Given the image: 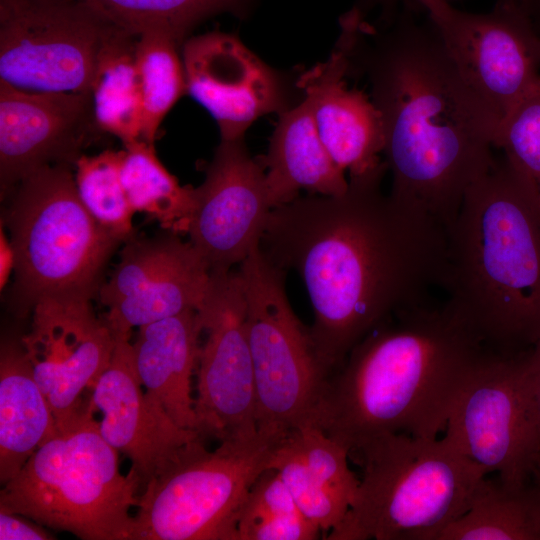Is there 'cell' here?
<instances>
[{
  "label": "cell",
  "mask_w": 540,
  "mask_h": 540,
  "mask_svg": "<svg viewBox=\"0 0 540 540\" xmlns=\"http://www.w3.org/2000/svg\"><path fill=\"white\" fill-rule=\"evenodd\" d=\"M386 171L350 177L341 195L299 196L273 208L260 241L272 264L303 280L311 336L330 375L373 329L443 284L447 230L383 194Z\"/></svg>",
  "instance_id": "6da1fadb"
},
{
  "label": "cell",
  "mask_w": 540,
  "mask_h": 540,
  "mask_svg": "<svg viewBox=\"0 0 540 540\" xmlns=\"http://www.w3.org/2000/svg\"><path fill=\"white\" fill-rule=\"evenodd\" d=\"M340 24L335 48L346 59L347 77L366 79L380 114L389 197L450 229L469 188L495 164L497 117L430 22L405 15L376 30L349 11Z\"/></svg>",
  "instance_id": "7a4b0ae2"
},
{
  "label": "cell",
  "mask_w": 540,
  "mask_h": 540,
  "mask_svg": "<svg viewBox=\"0 0 540 540\" xmlns=\"http://www.w3.org/2000/svg\"><path fill=\"white\" fill-rule=\"evenodd\" d=\"M392 318L329 377L312 421L349 452L386 433L436 438L489 352L444 305L426 302Z\"/></svg>",
  "instance_id": "3957f363"
},
{
  "label": "cell",
  "mask_w": 540,
  "mask_h": 540,
  "mask_svg": "<svg viewBox=\"0 0 540 540\" xmlns=\"http://www.w3.org/2000/svg\"><path fill=\"white\" fill-rule=\"evenodd\" d=\"M447 311L482 346L516 355L540 338V203L505 156L467 191L447 232Z\"/></svg>",
  "instance_id": "277c9868"
},
{
  "label": "cell",
  "mask_w": 540,
  "mask_h": 540,
  "mask_svg": "<svg viewBox=\"0 0 540 540\" xmlns=\"http://www.w3.org/2000/svg\"><path fill=\"white\" fill-rule=\"evenodd\" d=\"M350 454L362 478L327 540H435L470 508L487 475L445 436L386 433Z\"/></svg>",
  "instance_id": "5b68a950"
},
{
  "label": "cell",
  "mask_w": 540,
  "mask_h": 540,
  "mask_svg": "<svg viewBox=\"0 0 540 540\" xmlns=\"http://www.w3.org/2000/svg\"><path fill=\"white\" fill-rule=\"evenodd\" d=\"M7 197L1 222L14 255L12 312L25 318L45 297L98 295L106 265L125 240L83 205L71 166L41 167Z\"/></svg>",
  "instance_id": "8992f818"
},
{
  "label": "cell",
  "mask_w": 540,
  "mask_h": 540,
  "mask_svg": "<svg viewBox=\"0 0 540 540\" xmlns=\"http://www.w3.org/2000/svg\"><path fill=\"white\" fill-rule=\"evenodd\" d=\"M90 401L40 445L0 491V510L83 540H130L141 483L122 474L118 451L101 435Z\"/></svg>",
  "instance_id": "52a82bcc"
},
{
  "label": "cell",
  "mask_w": 540,
  "mask_h": 540,
  "mask_svg": "<svg viewBox=\"0 0 540 540\" xmlns=\"http://www.w3.org/2000/svg\"><path fill=\"white\" fill-rule=\"evenodd\" d=\"M286 433L258 428L213 451L195 442L142 490L130 540H237L242 503Z\"/></svg>",
  "instance_id": "ba28073f"
},
{
  "label": "cell",
  "mask_w": 540,
  "mask_h": 540,
  "mask_svg": "<svg viewBox=\"0 0 540 540\" xmlns=\"http://www.w3.org/2000/svg\"><path fill=\"white\" fill-rule=\"evenodd\" d=\"M246 298L259 429L285 433L311 423L330 374L320 362L310 328L294 313L285 272L260 245L240 264Z\"/></svg>",
  "instance_id": "9c48e42d"
},
{
  "label": "cell",
  "mask_w": 540,
  "mask_h": 540,
  "mask_svg": "<svg viewBox=\"0 0 540 540\" xmlns=\"http://www.w3.org/2000/svg\"><path fill=\"white\" fill-rule=\"evenodd\" d=\"M117 27L84 0H0V80L36 93H91Z\"/></svg>",
  "instance_id": "30bf717a"
},
{
  "label": "cell",
  "mask_w": 540,
  "mask_h": 540,
  "mask_svg": "<svg viewBox=\"0 0 540 540\" xmlns=\"http://www.w3.org/2000/svg\"><path fill=\"white\" fill-rule=\"evenodd\" d=\"M417 1L464 79L501 126L540 83V33L523 1L497 0L487 13L462 11L446 0Z\"/></svg>",
  "instance_id": "8fae6325"
},
{
  "label": "cell",
  "mask_w": 540,
  "mask_h": 540,
  "mask_svg": "<svg viewBox=\"0 0 540 540\" xmlns=\"http://www.w3.org/2000/svg\"><path fill=\"white\" fill-rule=\"evenodd\" d=\"M209 298L198 311L206 340L197 364V432L224 441L258 430L255 376L246 298L239 271L213 273Z\"/></svg>",
  "instance_id": "7c38bea8"
},
{
  "label": "cell",
  "mask_w": 540,
  "mask_h": 540,
  "mask_svg": "<svg viewBox=\"0 0 540 540\" xmlns=\"http://www.w3.org/2000/svg\"><path fill=\"white\" fill-rule=\"evenodd\" d=\"M523 354H487L471 373L449 415L445 437L487 474L511 486L528 484L538 453L522 389Z\"/></svg>",
  "instance_id": "4fadbf2b"
},
{
  "label": "cell",
  "mask_w": 540,
  "mask_h": 540,
  "mask_svg": "<svg viewBox=\"0 0 540 540\" xmlns=\"http://www.w3.org/2000/svg\"><path fill=\"white\" fill-rule=\"evenodd\" d=\"M119 261L98 292L106 307L104 319L115 336H131L133 328L200 311L214 277L195 247L164 230L152 237L127 239Z\"/></svg>",
  "instance_id": "5bb4252c"
},
{
  "label": "cell",
  "mask_w": 540,
  "mask_h": 540,
  "mask_svg": "<svg viewBox=\"0 0 540 540\" xmlns=\"http://www.w3.org/2000/svg\"><path fill=\"white\" fill-rule=\"evenodd\" d=\"M181 47L186 92L215 119L221 140L243 138L258 118L304 99L299 73L271 67L236 36L209 32Z\"/></svg>",
  "instance_id": "9a60e30c"
},
{
  "label": "cell",
  "mask_w": 540,
  "mask_h": 540,
  "mask_svg": "<svg viewBox=\"0 0 540 540\" xmlns=\"http://www.w3.org/2000/svg\"><path fill=\"white\" fill-rule=\"evenodd\" d=\"M31 314L21 343L61 430L87 407L83 394L108 366L116 336L90 299L45 297Z\"/></svg>",
  "instance_id": "2e32d148"
},
{
  "label": "cell",
  "mask_w": 540,
  "mask_h": 540,
  "mask_svg": "<svg viewBox=\"0 0 540 540\" xmlns=\"http://www.w3.org/2000/svg\"><path fill=\"white\" fill-rule=\"evenodd\" d=\"M272 209L265 169L244 137L221 140L196 188L189 241L212 273L230 271L260 245Z\"/></svg>",
  "instance_id": "e0dca14e"
},
{
  "label": "cell",
  "mask_w": 540,
  "mask_h": 540,
  "mask_svg": "<svg viewBox=\"0 0 540 540\" xmlns=\"http://www.w3.org/2000/svg\"><path fill=\"white\" fill-rule=\"evenodd\" d=\"M99 129L91 93H36L0 80L1 198L47 165H75Z\"/></svg>",
  "instance_id": "ac0fdd59"
},
{
  "label": "cell",
  "mask_w": 540,
  "mask_h": 540,
  "mask_svg": "<svg viewBox=\"0 0 540 540\" xmlns=\"http://www.w3.org/2000/svg\"><path fill=\"white\" fill-rule=\"evenodd\" d=\"M130 339L116 336L110 362L93 387L91 400L102 413L101 435L129 458L142 492L191 445L204 439L176 425L148 396L135 368Z\"/></svg>",
  "instance_id": "d6986e66"
},
{
  "label": "cell",
  "mask_w": 540,
  "mask_h": 540,
  "mask_svg": "<svg viewBox=\"0 0 540 540\" xmlns=\"http://www.w3.org/2000/svg\"><path fill=\"white\" fill-rule=\"evenodd\" d=\"M346 78V59L334 47L326 61L301 70L297 84L331 157L350 177H359L387 167L380 159L384 132L370 96L349 88Z\"/></svg>",
  "instance_id": "ffe728a7"
},
{
  "label": "cell",
  "mask_w": 540,
  "mask_h": 540,
  "mask_svg": "<svg viewBox=\"0 0 540 540\" xmlns=\"http://www.w3.org/2000/svg\"><path fill=\"white\" fill-rule=\"evenodd\" d=\"M349 453L320 427L306 423L288 430L272 454L270 468L321 532L336 528L355 500L360 480L348 466Z\"/></svg>",
  "instance_id": "44dd1931"
},
{
  "label": "cell",
  "mask_w": 540,
  "mask_h": 540,
  "mask_svg": "<svg viewBox=\"0 0 540 540\" xmlns=\"http://www.w3.org/2000/svg\"><path fill=\"white\" fill-rule=\"evenodd\" d=\"M201 334L198 311L187 310L138 328L131 342L135 368L148 396L176 425L195 432L192 376Z\"/></svg>",
  "instance_id": "7402d4cb"
},
{
  "label": "cell",
  "mask_w": 540,
  "mask_h": 540,
  "mask_svg": "<svg viewBox=\"0 0 540 540\" xmlns=\"http://www.w3.org/2000/svg\"><path fill=\"white\" fill-rule=\"evenodd\" d=\"M262 165L273 208L293 201L300 190L337 196L348 188L345 171L324 145L305 99L279 114Z\"/></svg>",
  "instance_id": "603a6c76"
},
{
  "label": "cell",
  "mask_w": 540,
  "mask_h": 540,
  "mask_svg": "<svg viewBox=\"0 0 540 540\" xmlns=\"http://www.w3.org/2000/svg\"><path fill=\"white\" fill-rule=\"evenodd\" d=\"M59 432L20 335L0 345V482L11 480L37 448Z\"/></svg>",
  "instance_id": "cb8c5ba5"
},
{
  "label": "cell",
  "mask_w": 540,
  "mask_h": 540,
  "mask_svg": "<svg viewBox=\"0 0 540 540\" xmlns=\"http://www.w3.org/2000/svg\"><path fill=\"white\" fill-rule=\"evenodd\" d=\"M139 35L117 26L105 40L96 63L91 94L97 125L123 144L141 139L143 94L137 66Z\"/></svg>",
  "instance_id": "d4e9b609"
},
{
  "label": "cell",
  "mask_w": 540,
  "mask_h": 540,
  "mask_svg": "<svg viewBox=\"0 0 540 540\" xmlns=\"http://www.w3.org/2000/svg\"><path fill=\"white\" fill-rule=\"evenodd\" d=\"M435 540H540V495L531 481L485 478L470 508Z\"/></svg>",
  "instance_id": "484cf974"
},
{
  "label": "cell",
  "mask_w": 540,
  "mask_h": 540,
  "mask_svg": "<svg viewBox=\"0 0 540 540\" xmlns=\"http://www.w3.org/2000/svg\"><path fill=\"white\" fill-rule=\"evenodd\" d=\"M124 147L120 175L133 210L156 219L164 230L187 234L196 188L179 184L158 159L154 144L139 139Z\"/></svg>",
  "instance_id": "4316f807"
},
{
  "label": "cell",
  "mask_w": 540,
  "mask_h": 540,
  "mask_svg": "<svg viewBox=\"0 0 540 540\" xmlns=\"http://www.w3.org/2000/svg\"><path fill=\"white\" fill-rule=\"evenodd\" d=\"M115 25L140 35L149 30L169 34L182 46L200 22L228 12L246 14L251 0H84Z\"/></svg>",
  "instance_id": "83f0119b"
},
{
  "label": "cell",
  "mask_w": 540,
  "mask_h": 540,
  "mask_svg": "<svg viewBox=\"0 0 540 540\" xmlns=\"http://www.w3.org/2000/svg\"><path fill=\"white\" fill-rule=\"evenodd\" d=\"M320 533L302 513L279 472L264 470L240 508L237 540H314Z\"/></svg>",
  "instance_id": "f1b7e54d"
},
{
  "label": "cell",
  "mask_w": 540,
  "mask_h": 540,
  "mask_svg": "<svg viewBox=\"0 0 540 540\" xmlns=\"http://www.w3.org/2000/svg\"><path fill=\"white\" fill-rule=\"evenodd\" d=\"M180 46L167 33L149 30L139 35L137 66L143 94L141 140L154 144L158 128L170 109L186 92Z\"/></svg>",
  "instance_id": "f546056e"
},
{
  "label": "cell",
  "mask_w": 540,
  "mask_h": 540,
  "mask_svg": "<svg viewBox=\"0 0 540 540\" xmlns=\"http://www.w3.org/2000/svg\"><path fill=\"white\" fill-rule=\"evenodd\" d=\"M125 150L107 149L75 163V184L80 200L89 213L109 231L125 241L136 234L135 211L131 207L121 181V163Z\"/></svg>",
  "instance_id": "4dcf8cb0"
},
{
  "label": "cell",
  "mask_w": 540,
  "mask_h": 540,
  "mask_svg": "<svg viewBox=\"0 0 540 540\" xmlns=\"http://www.w3.org/2000/svg\"><path fill=\"white\" fill-rule=\"evenodd\" d=\"M496 147L532 182L540 203V83L502 122Z\"/></svg>",
  "instance_id": "1f68e13d"
},
{
  "label": "cell",
  "mask_w": 540,
  "mask_h": 540,
  "mask_svg": "<svg viewBox=\"0 0 540 540\" xmlns=\"http://www.w3.org/2000/svg\"><path fill=\"white\" fill-rule=\"evenodd\" d=\"M522 389L532 443L540 453V338L523 354Z\"/></svg>",
  "instance_id": "d6a6232c"
},
{
  "label": "cell",
  "mask_w": 540,
  "mask_h": 540,
  "mask_svg": "<svg viewBox=\"0 0 540 540\" xmlns=\"http://www.w3.org/2000/svg\"><path fill=\"white\" fill-rule=\"evenodd\" d=\"M25 516L0 510L1 540H51L55 539L44 526Z\"/></svg>",
  "instance_id": "836d02e7"
},
{
  "label": "cell",
  "mask_w": 540,
  "mask_h": 540,
  "mask_svg": "<svg viewBox=\"0 0 540 540\" xmlns=\"http://www.w3.org/2000/svg\"><path fill=\"white\" fill-rule=\"evenodd\" d=\"M1 288L5 285L9 274L13 272L14 255L8 238H6L3 228L1 227Z\"/></svg>",
  "instance_id": "e575fe53"
},
{
  "label": "cell",
  "mask_w": 540,
  "mask_h": 540,
  "mask_svg": "<svg viewBox=\"0 0 540 540\" xmlns=\"http://www.w3.org/2000/svg\"><path fill=\"white\" fill-rule=\"evenodd\" d=\"M535 28L540 33V0H523Z\"/></svg>",
  "instance_id": "d590c367"
},
{
  "label": "cell",
  "mask_w": 540,
  "mask_h": 540,
  "mask_svg": "<svg viewBox=\"0 0 540 540\" xmlns=\"http://www.w3.org/2000/svg\"><path fill=\"white\" fill-rule=\"evenodd\" d=\"M530 481L540 495V462L536 463Z\"/></svg>",
  "instance_id": "8d00e7d4"
},
{
  "label": "cell",
  "mask_w": 540,
  "mask_h": 540,
  "mask_svg": "<svg viewBox=\"0 0 540 540\" xmlns=\"http://www.w3.org/2000/svg\"><path fill=\"white\" fill-rule=\"evenodd\" d=\"M403 2L407 5V7L413 10L420 8V5L417 0H403Z\"/></svg>",
  "instance_id": "74e56055"
},
{
  "label": "cell",
  "mask_w": 540,
  "mask_h": 540,
  "mask_svg": "<svg viewBox=\"0 0 540 540\" xmlns=\"http://www.w3.org/2000/svg\"><path fill=\"white\" fill-rule=\"evenodd\" d=\"M537 462H540V453H539V456H538V458H537ZM537 462H536V463H537Z\"/></svg>",
  "instance_id": "f35d334b"
},
{
  "label": "cell",
  "mask_w": 540,
  "mask_h": 540,
  "mask_svg": "<svg viewBox=\"0 0 540 540\" xmlns=\"http://www.w3.org/2000/svg\"><path fill=\"white\" fill-rule=\"evenodd\" d=\"M393 1H398V0H393Z\"/></svg>",
  "instance_id": "ab89813d"
}]
</instances>
